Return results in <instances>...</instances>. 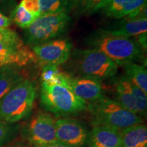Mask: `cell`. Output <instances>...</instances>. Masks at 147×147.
<instances>
[{
    "instance_id": "3",
    "label": "cell",
    "mask_w": 147,
    "mask_h": 147,
    "mask_svg": "<svg viewBox=\"0 0 147 147\" xmlns=\"http://www.w3.org/2000/svg\"><path fill=\"white\" fill-rule=\"evenodd\" d=\"M69 59L67 69L77 76L100 80L113 77L118 71L113 61L94 49L74 51Z\"/></svg>"
},
{
    "instance_id": "8",
    "label": "cell",
    "mask_w": 147,
    "mask_h": 147,
    "mask_svg": "<svg viewBox=\"0 0 147 147\" xmlns=\"http://www.w3.org/2000/svg\"><path fill=\"white\" fill-rule=\"evenodd\" d=\"M116 101L126 109L136 114L144 115L147 108V94L125 76H122L115 84Z\"/></svg>"
},
{
    "instance_id": "29",
    "label": "cell",
    "mask_w": 147,
    "mask_h": 147,
    "mask_svg": "<svg viewBox=\"0 0 147 147\" xmlns=\"http://www.w3.org/2000/svg\"><path fill=\"white\" fill-rule=\"evenodd\" d=\"M12 147H26L25 146H22V145H16V146H13Z\"/></svg>"
},
{
    "instance_id": "6",
    "label": "cell",
    "mask_w": 147,
    "mask_h": 147,
    "mask_svg": "<svg viewBox=\"0 0 147 147\" xmlns=\"http://www.w3.org/2000/svg\"><path fill=\"white\" fill-rule=\"evenodd\" d=\"M71 22L67 12L40 16L25 32V40L34 46L51 41L65 33Z\"/></svg>"
},
{
    "instance_id": "19",
    "label": "cell",
    "mask_w": 147,
    "mask_h": 147,
    "mask_svg": "<svg viewBox=\"0 0 147 147\" xmlns=\"http://www.w3.org/2000/svg\"><path fill=\"white\" fill-rule=\"evenodd\" d=\"M37 18L25 10L21 4L16 6L12 12V20L18 27L27 29Z\"/></svg>"
},
{
    "instance_id": "14",
    "label": "cell",
    "mask_w": 147,
    "mask_h": 147,
    "mask_svg": "<svg viewBox=\"0 0 147 147\" xmlns=\"http://www.w3.org/2000/svg\"><path fill=\"white\" fill-rule=\"evenodd\" d=\"M89 147H122L121 131L107 126L93 127L88 134Z\"/></svg>"
},
{
    "instance_id": "26",
    "label": "cell",
    "mask_w": 147,
    "mask_h": 147,
    "mask_svg": "<svg viewBox=\"0 0 147 147\" xmlns=\"http://www.w3.org/2000/svg\"><path fill=\"white\" fill-rule=\"evenodd\" d=\"M10 23L11 21L10 18L0 12V28H7Z\"/></svg>"
},
{
    "instance_id": "24",
    "label": "cell",
    "mask_w": 147,
    "mask_h": 147,
    "mask_svg": "<svg viewBox=\"0 0 147 147\" xmlns=\"http://www.w3.org/2000/svg\"><path fill=\"white\" fill-rule=\"evenodd\" d=\"M27 12L36 18L40 16V5L39 0H21L20 3Z\"/></svg>"
},
{
    "instance_id": "10",
    "label": "cell",
    "mask_w": 147,
    "mask_h": 147,
    "mask_svg": "<svg viewBox=\"0 0 147 147\" xmlns=\"http://www.w3.org/2000/svg\"><path fill=\"white\" fill-rule=\"evenodd\" d=\"M57 142L69 147H82L87 143L88 133L81 123L73 119H59L55 121Z\"/></svg>"
},
{
    "instance_id": "7",
    "label": "cell",
    "mask_w": 147,
    "mask_h": 147,
    "mask_svg": "<svg viewBox=\"0 0 147 147\" xmlns=\"http://www.w3.org/2000/svg\"><path fill=\"white\" fill-rule=\"evenodd\" d=\"M49 114L40 112L29 121L27 129L29 142L34 147H47L57 142L56 125Z\"/></svg>"
},
{
    "instance_id": "2",
    "label": "cell",
    "mask_w": 147,
    "mask_h": 147,
    "mask_svg": "<svg viewBox=\"0 0 147 147\" xmlns=\"http://www.w3.org/2000/svg\"><path fill=\"white\" fill-rule=\"evenodd\" d=\"M86 110L93 127L107 126L122 131L143 123L140 115L126 109L116 100L105 97L88 103Z\"/></svg>"
},
{
    "instance_id": "18",
    "label": "cell",
    "mask_w": 147,
    "mask_h": 147,
    "mask_svg": "<svg viewBox=\"0 0 147 147\" xmlns=\"http://www.w3.org/2000/svg\"><path fill=\"white\" fill-rule=\"evenodd\" d=\"M123 67L127 78L147 94V70L146 67L134 62L126 64Z\"/></svg>"
},
{
    "instance_id": "21",
    "label": "cell",
    "mask_w": 147,
    "mask_h": 147,
    "mask_svg": "<svg viewBox=\"0 0 147 147\" xmlns=\"http://www.w3.org/2000/svg\"><path fill=\"white\" fill-rule=\"evenodd\" d=\"M40 16L57 12H66V0H39Z\"/></svg>"
},
{
    "instance_id": "5",
    "label": "cell",
    "mask_w": 147,
    "mask_h": 147,
    "mask_svg": "<svg viewBox=\"0 0 147 147\" xmlns=\"http://www.w3.org/2000/svg\"><path fill=\"white\" fill-rule=\"evenodd\" d=\"M41 103L48 111L60 115L86 110L88 104L66 84H48L45 82H42Z\"/></svg>"
},
{
    "instance_id": "15",
    "label": "cell",
    "mask_w": 147,
    "mask_h": 147,
    "mask_svg": "<svg viewBox=\"0 0 147 147\" xmlns=\"http://www.w3.org/2000/svg\"><path fill=\"white\" fill-rule=\"evenodd\" d=\"M0 56L8 60L9 65L23 66L31 61H38L34 52L25 45L15 46L0 42Z\"/></svg>"
},
{
    "instance_id": "9",
    "label": "cell",
    "mask_w": 147,
    "mask_h": 147,
    "mask_svg": "<svg viewBox=\"0 0 147 147\" xmlns=\"http://www.w3.org/2000/svg\"><path fill=\"white\" fill-rule=\"evenodd\" d=\"M72 47L68 40L57 39L34 46L32 49L40 64L59 65L68 61Z\"/></svg>"
},
{
    "instance_id": "12",
    "label": "cell",
    "mask_w": 147,
    "mask_h": 147,
    "mask_svg": "<svg viewBox=\"0 0 147 147\" xmlns=\"http://www.w3.org/2000/svg\"><path fill=\"white\" fill-rule=\"evenodd\" d=\"M66 83L75 95L87 103L104 97L100 80L87 77H74L66 74Z\"/></svg>"
},
{
    "instance_id": "13",
    "label": "cell",
    "mask_w": 147,
    "mask_h": 147,
    "mask_svg": "<svg viewBox=\"0 0 147 147\" xmlns=\"http://www.w3.org/2000/svg\"><path fill=\"white\" fill-rule=\"evenodd\" d=\"M101 30L113 36L131 38L147 33V18H127Z\"/></svg>"
},
{
    "instance_id": "27",
    "label": "cell",
    "mask_w": 147,
    "mask_h": 147,
    "mask_svg": "<svg viewBox=\"0 0 147 147\" xmlns=\"http://www.w3.org/2000/svg\"><path fill=\"white\" fill-rule=\"evenodd\" d=\"M9 65L8 60L2 56H0V66Z\"/></svg>"
},
{
    "instance_id": "11",
    "label": "cell",
    "mask_w": 147,
    "mask_h": 147,
    "mask_svg": "<svg viewBox=\"0 0 147 147\" xmlns=\"http://www.w3.org/2000/svg\"><path fill=\"white\" fill-rule=\"evenodd\" d=\"M102 12L116 19L146 18V0H109Z\"/></svg>"
},
{
    "instance_id": "17",
    "label": "cell",
    "mask_w": 147,
    "mask_h": 147,
    "mask_svg": "<svg viewBox=\"0 0 147 147\" xmlns=\"http://www.w3.org/2000/svg\"><path fill=\"white\" fill-rule=\"evenodd\" d=\"M122 147H147V127L142 124L121 131Z\"/></svg>"
},
{
    "instance_id": "16",
    "label": "cell",
    "mask_w": 147,
    "mask_h": 147,
    "mask_svg": "<svg viewBox=\"0 0 147 147\" xmlns=\"http://www.w3.org/2000/svg\"><path fill=\"white\" fill-rule=\"evenodd\" d=\"M24 80L23 75L16 66H1V68H0V101L8 92Z\"/></svg>"
},
{
    "instance_id": "1",
    "label": "cell",
    "mask_w": 147,
    "mask_h": 147,
    "mask_svg": "<svg viewBox=\"0 0 147 147\" xmlns=\"http://www.w3.org/2000/svg\"><path fill=\"white\" fill-rule=\"evenodd\" d=\"M91 49L106 55L117 66H124L144 59V51L131 38L117 36L97 31L87 40Z\"/></svg>"
},
{
    "instance_id": "22",
    "label": "cell",
    "mask_w": 147,
    "mask_h": 147,
    "mask_svg": "<svg viewBox=\"0 0 147 147\" xmlns=\"http://www.w3.org/2000/svg\"><path fill=\"white\" fill-rule=\"evenodd\" d=\"M0 42L15 46L25 45L15 32L8 28H0Z\"/></svg>"
},
{
    "instance_id": "23",
    "label": "cell",
    "mask_w": 147,
    "mask_h": 147,
    "mask_svg": "<svg viewBox=\"0 0 147 147\" xmlns=\"http://www.w3.org/2000/svg\"><path fill=\"white\" fill-rule=\"evenodd\" d=\"M14 130L10 123L0 120V146L10 140L13 136Z\"/></svg>"
},
{
    "instance_id": "4",
    "label": "cell",
    "mask_w": 147,
    "mask_h": 147,
    "mask_svg": "<svg viewBox=\"0 0 147 147\" xmlns=\"http://www.w3.org/2000/svg\"><path fill=\"white\" fill-rule=\"evenodd\" d=\"M36 90L32 80L18 84L0 101V120L13 123L27 117L34 107Z\"/></svg>"
},
{
    "instance_id": "20",
    "label": "cell",
    "mask_w": 147,
    "mask_h": 147,
    "mask_svg": "<svg viewBox=\"0 0 147 147\" xmlns=\"http://www.w3.org/2000/svg\"><path fill=\"white\" fill-rule=\"evenodd\" d=\"M82 14H91L102 10L109 0H74Z\"/></svg>"
},
{
    "instance_id": "28",
    "label": "cell",
    "mask_w": 147,
    "mask_h": 147,
    "mask_svg": "<svg viewBox=\"0 0 147 147\" xmlns=\"http://www.w3.org/2000/svg\"><path fill=\"white\" fill-rule=\"evenodd\" d=\"M47 147H69L67 146H66L65 144H61L59 142H56L55 143V144H51L50 146H48Z\"/></svg>"
},
{
    "instance_id": "25",
    "label": "cell",
    "mask_w": 147,
    "mask_h": 147,
    "mask_svg": "<svg viewBox=\"0 0 147 147\" xmlns=\"http://www.w3.org/2000/svg\"><path fill=\"white\" fill-rule=\"evenodd\" d=\"M137 40H136L138 45L141 47V49L143 51H145L146 52V47H147V33H144V34H140L139 36H136Z\"/></svg>"
}]
</instances>
